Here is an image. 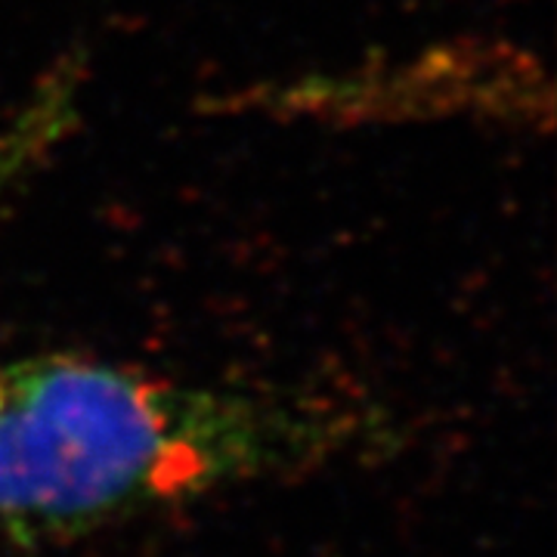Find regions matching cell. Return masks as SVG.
I'll return each instance as SVG.
<instances>
[{
	"label": "cell",
	"instance_id": "obj_1",
	"mask_svg": "<svg viewBox=\"0 0 557 557\" xmlns=\"http://www.w3.org/2000/svg\"><path fill=\"white\" fill-rule=\"evenodd\" d=\"M313 394L164 379L75 354L0 362V552H35L226 490L304 474L362 440Z\"/></svg>",
	"mask_w": 557,
	"mask_h": 557
},
{
	"label": "cell",
	"instance_id": "obj_2",
	"mask_svg": "<svg viewBox=\"0 0 557 557\" xmlns=\"http://www.w3.org/2000/svg\"><path fill=\"white\" fill-rule=\"evenodd\" d=\"M84 90L87 60L69 53L40 72L35 87L0 121V226L81 127Z\"/></svg>",
	"mask_w": 557,
	"mask_h": 557
}]
</instances>
